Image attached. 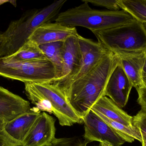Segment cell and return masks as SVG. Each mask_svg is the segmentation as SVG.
I'll use <instances>...</instances> for the list:
<instances>
[{
    "label": "cell",
    "mask_w": 146,
    "mask_h": 146,
    "mask_svg": "<svg viewBox=\"0 0 146 146\" xmlns=\"http://www.w3.org/2000/svg\"><path fill=\"white\" fill-rule=\"evenodd\" d=\"M78 39L82 55L81 64L77 73L70 79L62 90L66 97L72 84L89 73L110 51L92 39L86 38L80 35H78Z\"/></svg>",
    "instance_id": "ba28073f"
},
{
    "label": "cell",
    "mask_w": 146,
    "mask_h": 146,
    "mask_svg": "<svg viewBox=\"0 0 146 146\" xmlns=\"http://www.w3.org/2000/svg\"><path fill=\"white\" fill-rule=\"evenodd\" d=\"M67 0L55 1L48 6L27 12L20 19L12 21L2 34L0 58L14 54L28 42L34 31L51 21L59 14Z\"/></svg>",
    "instance_id": "7a4b0ae2"
},
{
    "label": "cell",
    "mask_w": 146,
    "mask_h": 146,
    "mask_svg": "<svg viewBox=\"0 0 146 146\" xmlns=\"http://www.w3.org/2000/svg\"><path fill=\"white\" fill-rule=\"evenodd\" d=\"M79 35L69 37L63 42V70L60 78L52 83L61 91L80 68L82 55L78 39Z\"/></svg>",
    "instance_id": "9c48e42d"
},
{
    "label": "cell",
    "mask_w": 146,
    "mask_h": 146,
    "mask_svg": "<svg viewBox=\"0 0 146 146\" xmlns=\"http://www.w3.org/2000/svg\"><path fill=\"white\" fill-rule=\"evenodd\" d=\"M2 39V34H0V45H1V43Z\"/></svg>",
    "instance_id": "83f0119b"
},
{
    "label": "cell",
    "mask_w": 146,
    "mask_h": 146,
    "mask_svg": "<svg viewBox=\"0 0 146 146\" xmlns=\"http://www.w3.org/2000/svg\"><path fill=\"white\" fill-rule=\"evenodd\" d=\"M122 10L130 14L136 20L146 23V0H118Z\"/></svg>",
    "instance_id": "ffe728a7"
},
{
    "label": "cell",
    "mask_w": 146,
    "mask_h": 146,
    "mask_svg": "<svg viewBox=\"0 0 146 146\" xmlns=\"http://www.w3.org/2000/svg\"><path fill=\"white\" fill-rule=\"evenodd\" d=\"M83 3L59 13L55 20L56 22L73 27H82L93 32L117 27L137 21L124 10H97L90 7L88 3Z\"/></svg>",
    "instance_id": "3957f363"
},
{
    "label": "cell",
    "mask_w": 146,
    "mask_h": 146,
    "mask_svg": "<svg viewBox=\"0 0 146 146\" xmlns=\"http://www.w3.org/2000/svg\"><path fill=\"white\" fill-rule=\"evenodd\" d=\"M55 119L45 112L40 113L23 141L24 146H46L55 138Z\"/></svg>",
    "instance_id": "8fae6325"
},
{
    "label": "cell",
    "mask_w": 146,
    "mask_h": 146,
    "mask_svg": "<svg viewBox=\"0 0 146 146\" xmlns=\"http://www.w3.org/2000/svg\"><path fill=\"white\" fill-rule=\"evenodd\" d=\"M88 142L79 137L55 139L46 146H87Z\"/></svg>",
    "instance_id": "7402d4cb"
},
{
    "label": "cell",
    "mask_w": 146,
    "mask_h": 146,
    "mask_svg": "<svg viewBox=\"0 0 146 146\" xmlns=\"http://www.w3.org/2000/svg\"><path fill=\"white\" fill-rule=\"evenodd\" d=\"M119 62V57L109 51L89 73L70 86L66 97L82 121L96 103L104 97L108 81Z\"/></svg>",
    "instance_id": "6da1fadb"
},
{
    "label": "cell",
    "mask_w": 146,
    "mask_h": 146,
    "mask_svg": "<svg viewBox=\"0 0 146 146\" xmlns=\"http://www.w3.org/2000/svg\"><path fill=\"white\" fill-rule=\"evenodd\" d=\"M27 97L38 109L53 113L61 126H72L83 123L75 113L64 93L50 83H25Z\"/></svg>",
    "instance_id": "277c9868"
},
{
    "label": "cell",
    "mask_w": 146,
    "mask_h": 146,
    "mask_svg": "<svg viewBox=\"0 0 146 146\" xmlns=\"http://www.w3.org/2000/svg\"><path fill=\"white\" fill-rule=\"evenodd\" d=\"M97 114L111 126L125 142L132 143L135 140H137L141 143L142 142L141 134L139 130L134 126L127 127L119 123L111 121L102 115Z\"/></svg>",
    "instance_id": "d6986e66"
},
{
    "label": "cell",
    "mask_w": 146,
    "mask_h": 146,
    "mask_svg": "<svg viewBox=\"0 0 146 146\" xmlns=\"http://www.w3.org/2000/svg\"><path fill=\"white\" fill-rule=\"evenodd\" d=\"M75 27L49 22L37 28L29 38L38 45L57 42H64L69 37L78 35Z\"/></svg>",
    "instance_id": "7c38bea8"
},
{
    "label": "cell",
    "mask_w": 146,
    "mask_h": 146,
    "mask_svg": "<svg viewBox=\"0 0 146 146\" xmlns=\"http://www.w3.org/2000/svg\"><path fill=\"white\" fill-rule=\"evenodd\" d=\"M84 138L88 142L98 141L101 145L121 146L125 141L97 113L91 110L83 119Z\"/></svg>",
    "instance_id": "52a82bcc"
},
{
    "label": "cell",
    "mask_w": 146,
    "mask_h": 146,
    "mask_svg": "<svg viewBox=\"0 0 146 146\" xmlns=\"http://www.w3.org/2000/svg\"><path fill=\"white\" fill-rule=\"evenodd\" d=\"M62 45L63 42H57L39 45L47 59L54 65L56 74V79L54 82L60 78L63 70Z\"/></svg>",
    "instance_id": "ac0fdd59"
},
{
    "label": "cell",
    "mask_w": 146,
    "mask_h": 146,
    "mask_svg": "<svg viewBox=\"0 0 146 146\" xmlns=\"http://www.w3.org/2000/svg\"><path fill=\"white\" fill-rule=\"evenodd\" d=\"M0 76L24 83H50L56 79L54 65L49 60L15 61L0 58Z\"/></svg>",
    "instance_id": "8992f818"
},
{
    "label": "cell",
    "mask_w": 146,
    "mask_h": 146,
    "mask_svg": "<svg viewBox=\"0 0 146 146\" xmlns=\"http://www.w3.org/2000/svg\"><path fill=\"white\" fill-rule=\"evenodd\" d=\"M82 1L106 8L110 11H118L121 9L118 0H83Z\"/></svg>",
    "instance_id": "cb8c5ba5"
},
{
    "label": "cell",
    "mask_w": 146,
    "mask_h": 146,
    "mask_svg": "<svg viewBox=\"0 0 146 146\" xmlns=\"http://www.w3.org/2000/svg\"><path fill=\"white\" fill-rule=\"evenodd\" d=\"M92 32L100 45L114 54L123 51H141L146 48V28L138 21Z\"/></svg>",
    "instance_id": "5b68a950"
},
{
    "label": "cell",
    "mask_w": 146,
    "mask_h": 146,
    "mask_svg": "<svg viewBox=\"0 0 146 146\" xmlns=\"http://www.w3.org/2000/svg\"><path fill=\"white\" fill-rule=\"evenodd\" d=\"M110 146V145H100L99 146Z\"/></svg>",
    "instance_id": "f1b7e54d"
},
{
    "label": "cell",
    "mask_w": 146,
    "mask_h": 146,
    "mask_svg": "<svg viewBox=\"0 0 146 146\" xmlns=\"http://www.w3.org/2000/svg\"><path fill=\"white\" fill-rule=\"evenodd\" d=\"M6 122L0 119V146H24L21 142L13 139L5 130Z\"/></svg>",
    "instance_id": "603a6c76"
},
{
    "label": "cell",
    "mask_w": 146,
    "mask_h": 146,
    "mask_svg": "<svg viewBox=\"0 0 146 146\" xmlns=\"http://www.w3.org/2000/svg\"><path fill=\"white\" fill-rule=\"evenodd\" d=\"M136 89L138 93L137 102L141 109L146 110V87H141Z\"/></svg>",
    "instance_id": "d4e9b609"
},
{
    "label": "cell",
    "mask_w": 146,
    "mask_h": 146,
    "mask_svg": "<svg viewBox=\"0 0 146 146\" xmlns=\"http://www.w3.org/2000/svg\"><path fill=\"white\" fill-rule=\"evenodd\" d=\"M4 58L8 61H15L48 60L39 45L30 40L14 54Z\"/></svg>",
    "instance_id": "e0dca14e"
},
{
    "label": "cell",
    "mask_w": 146,
    "mask_h": 146,
    "mask_svg": "<svg viewBox=\"0 0 146 146\" xmlns=\"http://www.w3.org/2000/svg\"><path fill=\"white\" fill-rule=\"evenodd\" d=\"M145 55V62L144 66L141 72V80L142 82V87H146V48L144 50Z\"/></svg>",
    "instance_id": "484cf974"
},
{
    "label": "cell",
    "mask_w": 146,
    "mask_h": 146,
    "mask_svg": "<svg viewBox=\"0 0 146 146\" xmlns=\"http://www.w3.org/2000/svg\"><path fill=\"white\" fill-rule=\"evenodd\" d=\"M120 60V63L135 88L142 87L141 72L145 62L144 51H123L115 54Z\"/></svg>",
    "instance_id": "5bb4252c"
},
{
    "label": "cell",
    "mask_w": 146,
    "mask_h": 146,
    "mask_svg": "<svg viewBox=\"0 0 146 146\" xmlns=\"http://www.w3.org/2000/svg\"><path fill=\"white\" fill-rule=\"evenodd\" d=\"M91 110L111 121L127 127H133V117L119 108L108 97L104 96L101 98Z\"/></svg>",
    "instance_id": "2e32d148"
},
{
    "label": "cell",
    "mask_w": 146,
    "mask_h": 146,
    "mask_svg": "<svg viewBox=\"0 0 146 146\" xmlns=\"http://www.w3.org/2000/svg\"><path fill=\"white\" fill-rule=\"evenodd\" d=\"M142 24H143V25L145 26V27L146 28V23H142Z\"/></svg>",
    "instance_id": "f546056e"
},
{
    "label": "cell",
    "mask_w": 146,
    "mask_h": 146,
    "mask_svg": "<svg viewBox=\"0 0 146 146\" xmlns=\"http://www.w3.org/2000/svg\"><path fill=\"white\" fill-rule=\"evenodd\" d=\"M133 125L139 131L142 146H146V110H141L133 117Z\"/></svg>",
    "instance_id": "44dd1931"
},
{
    "label": "cell",
    "mask_w": 146,
    "mask_h": 146,
    "mask_svg": "<svg viewBox=\"0 0 146 146\" xmlns=\"http://www.w3.org/2000/svg\"><path fill=\"white\" fill-rule=\"evenodd\" d=\"M31 109L28 101L0 86V119L8 122Z\"/></svg>",
    "instance_id": "4fadbf2b"
},
{
    "label": "cell",
    "mask_w": 146,
    "mask_h": 146,
    "mask_svg": "<svg viewBox=\"0 0 146 146\" xmlns=\"http://www.w3.org/2000/svg\"><path fill=\"white\" fill-rule=\"evenodd\" d=\"M40 114L37 108L31 109L28 112L6 122L5 130L13 139L22 143Z\"/></svg>",
    "instance_id": "9a60e30c"
},
{
    "label": "cell",
    "mask_w": 146,
    "mask_h": 146,
    "mask_svg": "<svg viewBox=\"0 0 146 146\" xmlns=\"http://www.w3.org/2000/svg\"><path fill=\"white\" fill-rule=\"evenodd\" d=\"M9 2L11 3L13 5L16 6V1H9V0H0V6L5 3Z\"/></svg>",
    "instance_id": "4316f807"
},
{
    "label": "cell",
    "mask_w": 146,
    "mask_h": 146,
    "mask_svg": "<svg viewBox=\"0 0 146 146\" xmlns=\"http://www.w3.org/2000/svg\"><path fill=\"white\" fill-rule=\"evenodd\" d=\"M133 87L132 81L124 71L119 60V62L108 81L105 96L109 97L121 109L127 103Z\"/></svg>",
    "instance_id": "30bf717a"
}]
</instances>
